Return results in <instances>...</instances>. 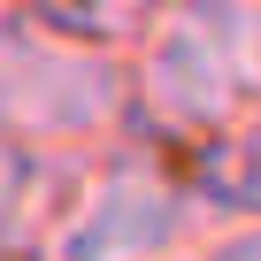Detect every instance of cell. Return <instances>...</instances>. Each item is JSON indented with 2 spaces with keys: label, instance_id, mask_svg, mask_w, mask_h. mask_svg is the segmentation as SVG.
Returning <instances> with one entry per match:
<instances>
[{
  "label": "cell",
  "instance_id": "6da1fadb",
  "mask_svg": "<svg viewBox=\"0 0 261 261\" xmlns=\"http://www.w3.org/2000/svg\"><path fill=\"white\" fill-rule=\"evenodd\" d=\"M130 130L169 154H200L253 130L261 16L253 0H139L123 16Z\"/></svg>",
  "mask_w": 261,
  "mask_h": 261
},
{
  "label": "cell",
  "instance_id": "7a4b0ae2",
  "mask_svg": "<svg viewBox=\"0 0 261 261\" xmlns=\"http://www.w3.org/2000/svg\"><path fill=\"white\" fill-rule=\"evenodd\" d=\"M0 130L69 162L130 139L123 16L92 0H0Z\"/></svg>",
  "mask_w": 261,
  "mask_h": 261
},
{
  "label": "cell",
  "instance_id": "52a82bcc",
  "mask_svg": "<svg viewBox=\"0 0 261 261\" xmlns=\"http://www.w3.org/2000/svg\"><path fill=\"white\" fill-rule=\"evenodd\" d=\"M16 261H39V253H16Z\"/></svg>",
  "mask_w": 261,
  "mask_h": 261
},
{
  "label": "cell",
  "instance_id": "277c9868",
  "mask_svg": "<svg viewBox=\"0 0 261 261\" xmlns=\"http://www.w3.org/2000/svg\"><path fill=\"white\" fill-rule=\"evenodd\" d=\"M69 185V154H46L16 130H0V261L39 253V230Z\"/></svg>",
  "mask_w": 261,
  "mask_h": 261
},
{
  "label": "cell",
  "instance_id": "3957f363",
  "mask_svg": "<svg viewBox=\"0 0 261 261\" xmlns=\"http://www.w3.org/2000/svg\"><path fill=\"white\" fill-rule=\"evenodd\" d=\"M223 207L207 200L200 169L154 139H115L69 162V185L39 230V261H185Z\"/></svg>",
  "mask_w": 261,
  "mask_h": 261
},
{
  "label": "cell",
  "instance_id": "5b68a950",
  "mask_svg": "<svg viewBox=\"0 0 261 261\" xmlns=\"http://www.w3.org/2000/svg\"><path fill=\"white\" fill-rule=\"evenodd\" d=\"M185 261H261V215H223Z\"/></svg>",
  "mask_w": 261,
  "mask_h": 261
},
{
  "label": "cell",
  "instance_id": "8992f818",
  "mask_svg": "<svg viewBox=\"0 0 261 261\" xmlns=\"http://www.w3.org/2000/svg\"><path fill=\"white\" fill-rule=\"evenodd\" d=\"M92 8H115V16H130V8H139V0H92Z\"/></svg>",
  "mask_w": 261,
  "mask_h": 261
}]
</instances>
